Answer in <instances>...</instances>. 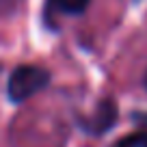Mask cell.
<instances>
[{
	"instance_id": "cell-1",
	"label": "cell",
	"mask_w": 147,
	"mask_h": 147,
	"mask_svg": "<svg viewBox=\"0 0 147 147\" xmlns=\"http://www.w3.org/2000/svg\"><path fill=\"white\" fill-rule=\"evenodd\" d=\"M50 82V74L48 69L39 67V65H20L11 71L9 84H7V93L13 102H24L46 89Z\"/></svg>"
},
{
	"instance_id": "cell-2",
	"label": "cell",
	"mask_w": 147,
	"mask_h": 147,
	"mask_svg": "<svg viewBox=\"0 0 147 147\" xmlns=\"http://www.w3.org/2000/svg\"><path fill=\"white\" fill-rule=\"evenodd\" d=\"M117 117V108L110 100H104L95 110V117H91V121L87 123V130H93V132H104L110 125L115 123Z\"/></svg>"
},
{
	"instance_id": "cell-3",
	"label": "cell",
	"mask_w": 147,
	"mask_h": 147,
	"mask_svg": "<svg viewBox=\"0 0 147 147\" xmlns=\"http://www.w3.org/2000/svg\"><path fill=\"white\" fill-rule=\"evenodd\" d=\"M50 5L61 13H82L87 9L89 0H50Z\"/></svg>"
},
{
	"instance_id": "cell-4",
	"label": "cell",
	"mask_w": 147,
	"mask_h": 147,
	"mask_svg": "<svg viewBox=\"0 0 147 147\" xmlns=\"http://www.w3.org/2000/svg\"><path fill=\"white\" fill-rule=\"evenodd\" d=\"M119 147H147V132H134L130 136L121 138Z\"/></svg>"
},
{
	"instance_id": "cell-5",
	"label": "cell",
	"mask_w": 147,
	"mask_h": 147,
	"mask_svg": "<svg viewBox=\"0 0 147 147\" xmlns=\"http://www.w3.org/2000/svg\"><path fill=\"white\" fill-rule=\"evenodd\" d=\"M145 87H147V76H145Z\"/></svg>"
}]
</instances>
